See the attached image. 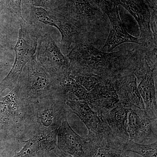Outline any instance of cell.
Returning a JSON list of instances; mask_svg holds the SVG:
<instances>
[{"label": "cell", "instance_id": "20", "mask_svg": "<svg viewBox=\"0 0 157 157\" xmlns=\"http://www.w3.org/2000/svg\"><path fill=\"white\" fill-rule=\"evenodd\" d=\"M71 76L84 87L88 92L91 90L98 82V78L93 75H77L75 76L71 75Z\"/></svg>", "mask_w": 157, "mask_h": 157}, {"label": "cell", "instance_id": "15", "mask_svg": "<svg viewBox=\"0 0 157 157\" xmlns=\"http://www.w3.org/2000/svg\"><path fill=\"white\" fill-rule=\"evenodd\" d=\"M131 107L119 104L109 111L104 119L113 136L124 144L130 140L127 126L128 114Z\"/></svg>", "mask_w": 157, "mask_h": 157}, {"label": "cell", "instance_id": "12", "mask_svg": "<svg viewBox=\"0 0 157 157\" xmlns=\"http://www.w3.org/2000/svg\"><path fill=\"white\" fill-rule=\"evenodd\" d=\"M111 80L119 98L121 104L145 109L137 87V78L134 73L117 76Z\"/></svg>", "mask_w": 157, "mask_h": 157}, {"label": "cell", "instance_id": "9", "mask_svg": "<svg viewBox=\"0 0 157 157\" xmlns=\"http://www.w3.org/2000/svg\"><path fill=\"white\" fill-rule=\"evenodd\" d=\"M153 70L146 60L134 73L137 78V87L144 104L145 110L151 119L157 120V105Z\"/></svg>", "mask_w": 157, "mask_h": 157}, {"label": "cell", "instance_id": "11", "mask_svg": "<svg viewBox=\"0 0 157 157\" xmlns=\"http://www.w3.org/2000/svg\"><path fill=\"white\" fill-rule=\"evenodd\" d=\"M114 3L121 5L127 9L139 25L140 44L147 45L153 41L150 24L151 15L143 0H113Z\"/></svg>", "mask_w": 157, "mask_h": 157}, {"label": "cell", "instance_id": "6", "mask_svg": "<svg viewBox=\"0 0 157 157\" xmlns=\"http://www.w3.org/2000/svg\"><path fill=\"white\" fill-rule=\"evenodd\" d=\"M59 149L74 157H93L100 146L78 135L70 126L67 118L58 128L57 134Z\"/></svg>", "mask_w": 157, "mask_h": 157}, {"label": "cell", "instance_id": "1", "mask_svg": "<svg viewBox=\"0 0 157 157\" xmlns=\"http://www.w3.org/2000/svg\"><path fill=\"white\" fill-rule=\"evenodd\" d=\"M71 75H91L98 81L129 73L134 69L121 61V52H105L82 41L74 44L68 53Z\"/></svg>", "mask_w": 157, "mask_h": 157}, {"label": "cell", "instance_id": "19", "mask_svg": "<svg viewBox=\"0 0 157 157\" xmlns=\"http://www.w3.org/2000/svg\"><path fill=\"white\" fill-rule=\"evenodd\" d=\"M93 157H140L132 156L122 147L103 145L100 146Z\"/></svg>", "mask_w": 157, "mask_h": 157}, {"label": "cell", "instance_id": "17", "mask_svg": "<svg viewBox=\"0 0 157 157\" xmlns=\"http://www.w3.org/2000/svg\"><path fill=\"white\" fill-rule=\"evenodd\" d=\"M125 151L134 153L142 157H157V141L144 144L136 143L129 140L123 145Z\"/></svg>", "mask_w": 157, "mask_h": 157}, {"label": "cell", "instance_id": "2", "mask_svg": "<svg viewBox=\"0 0 157 157\" xmlns=\"http://www.w3.org/2000/svg\"><path fill=\"white\" fill-rule=\"evenodd\" d=\"M67 99V93L61 92L35 101L25 100L29 138L37 135L57 133L63 121L70 113L66 103Z\"/></svg>", "mask_w": 157, "mask_h": 157}, {"label": "cell", "instance_id": "5", "mask_svg": "<svg viewBox=\"0 0 157 157\" xmlns=\"http://www.w3.org/2000/svg\"><path fill=\"white\" fill-rule=\"evenodd\" d=\"M36 55L39 63L60 86L71 74L68 58L62 53L50 34L45 33L39 39Z\"/></svg>", "mask_w": 157, "mask_h": 157}, {"label": "cell", "instance_id": "4", "mask_svg": "<svg viewBox=\"0 0 157 157\" xmlns=\"http://www.w3.org/2000/svg\"><path fill=\"white\" fill-rule=\"evenodd\" d=\"M15 87L19 98L28 101L66 92L38 61L36 55L23 69Z\"/></svg>", "mask_w": 157, "mask_h": 157}, {"label": "cell", "instance_id": "13", "mask_svg": "<svg viewBox=\"0 0 157 157\" xmlns=\"http://www.w3.org/2000/svg\"><path fill=\"white\" fill-rule=\"evenodd\" d=\"M107 15L110 21V29L104 48H107V52H111L117 46L125 42L140 44L139 39L130 35L123 26L117 4H113L112 9Z\"/></svg>", "mask_w": 157, "mask_h": 157}, {"label": "cell", "instance_id": "22", "mask_svg": "<svg viewBox=\"0 0 157 157\" xmlns=\"http://www.w3.org/2000/svg\"><path fill=\"white\" fill-rule=\"evenodd\" d=\"M106 14H108L113 7V5L107 0H93Z\"/></svg>", "mask_w": 157, "mask_h": 157}, {"label": "cell", "instance_id": "7", "mask_svg": "<svg viewBox=\"0 0 157 157\" xmlns=\"http://www.w3.org/2000/svg\"><path fill=\"white\" fill-rule=\"evenodd\" d=\"M157 121L150 117L145 109L131 107L127 126L130 140L144 144L157 141Z\"/></svg>", "mask_w": 157, "mask_h": 157}, {"label": "cell", "instance_id": "24", "mask_svg": "<svg viewBox=\"0 0 157 157\" xmlns=\"http://www.w3.org/2000/svg\"><path fill=\"white\" fill-rule=\"evenodd\" d=\"M149 5L153 9H157V0H146Z\"/></svg>", "mask_w": 157, "mask_h": 157}, {"label": "cell", "instance_id": "8", "mask_svg": "<svg viewBox=\"0 0 157 157\" xmlns=\"http://www.w3.org/2000/svg\"><path fill=\"white\" fill-rule=\"evenodd\" d=\"M85 101L104 120L110 110L121 104L111 78L98 81L96 86L88 92Z\"/></svg>", "mask_w": 157, "mask_h": 157}, {"label": "cell", "instance_id": "3", "mask_svg": "<svg viewBox=\"0 0 157 157\" xmlns=\"http://www.w3.org/2000/svg\"><path fill=\"white\" fill-rule=\"evenodd\" d=\"M45 33L38 22L20 25L17 42L14 48V62L10 71L0 83V95L6 90L14 88L23 69L35 56L39 39Z\"/></svg>", "mask_w": 157, "mask_h": 157}, {"label": "cell", "instance_id": "10", "mask_svg": "<svg viewBox=\"0 0 157 157\" xmlns=\"http://www.w3.org/2000/svg\"><path fill=\"white\" fill-rule=\"evenodd\" d=\"M66 104L84 124L88 134L94 135L101 143L106 135V127L102 118L97 114L85 101L68 99Z\"/></svg>", "mask_w": 157, "mask_h": 157}, {"label": "cell", "instance_id": "21", "mask_svg": "<svg viewBox=\"0 0 157 157\" xmlns=\"http://www.w3.org/2000/svg\"><path fill=\"white\" fill-rule=\"evenodd\" d=\"M39 157H74L67 154L59 149L58 147L53 149Z\"/></svg>", "mask_w": 157, "mask_h": 157}, {"label": "cell", "instance_id": "14", "mask_svg": "<svg viewBox=\"0 0 157 157\" xmlns=\"http://www.w3.org/2000/svg\"><path fill=\"white\" fill-rule=\"evenodd\" d=\"M57 133L37 135L29 137L21 149L12 157H39L57 147Z\"/></svg>", "mask_w": 157, "mask_h": 157}, {"label": "cell", "instance_id": "23", "mask_svg": "<svg viewBox=\"0 0 157 157\" xmlns=\"http://www.w3.org/2000/svg\"><path fill=\"white\" fill-rule=\"evenodd\" d=\"M49 0H26V2L29 6L41 7L48 9L46 6V3Z\"/></svg>", "mask_w": 157, "mask_h": 157}, {"label": "cell", "instance_id": "16", "mask_svg": "<svg viewBox=\"0 0 157 157\" xmlns=\"http://www.w3.org/2000/svg\"><path fill=\"white\" fill-rule=\"evenodd\" d=\"M98 10L88 0H67L63 14L81 28L86 23L96 19Z\"/></svg>", "mask_w": 157, "mask_h": 157}, {"label": "cell", "instance_id": "18", "mask_svg": "<svg viewBox=\"0 0 157 157\" xmlns=\"http://www.w3.org/2000/svg\"><path fill=\"white\" fill-rule=\"evenodd\" d=\"M21 2L22 0H5L8 18L19 25L26 21L21 13Z\"/></svg>", "mask_w": 157, "mask_h": 157}]
</instances>
